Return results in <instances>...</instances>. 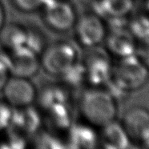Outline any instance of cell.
<instances>
[{"label":"cell","mask_w":149,"mask_h":149,"mask_svg":"<svg viewBox=\"0 0 149 149\" xmlns=\"http://www.w3.org/2000/svg\"><path fill=\"white\" fill-rule=\"evenodd\" d=\"M79 106L86 123L91 126L101 127L116 120V99L106 89L100 87H92L84 91Z\"/></svg>","instance_id":"obj_1"},{"label":"cell","mask_w":149,"mask_h":149,"mask_svg":"<svg viewBox=\"0 0 149 149\" xmlns=\"http://www.w3.org/2000/svg\"><path fill=\"white\" fill-rule=\"evenodd\" d=\"M148 79V69L134 55L120 58L112 66L111 80L124 92L137 90L145 84Z\"/></svg>","instance_id":"obj_2"},{"label":"cell","mask_w":149,"mask_h":149,"mask_svg":"<svg viewBox=\"0 0 149 149\" xmlns=\"http://www.w3.org/2000/svg\"><path fill=\"white\" fill-rule=\"evenodd\" d=\"M39 58L47 74L59 77L78 61V52L71 42L61 41L46 47Z\"/></svg>","instance_id":"obj_3"},{"label":"cell","mask_w":149,"mask_h":149,"mask_svg":"<svg viewBox=\"0 0 149 149\" xmlns=\"http://www.w3.org/2000/svg\"><path fill=\"white\" fill-rule=\"evenodd\" d=\"M42 10L46 24L57 32L68 31L77 19L74 7L65 0H48Z\"/></svg>","instance_id":"obj_4"},{"label":"cell","mask_w":149,"mask_h":149,"mask_svg":"<svg viewBox=\"0 0 149 149\" xmlns=\"http://www.w3.org/2000/svg\"><path fill=\"white\" fill-rule=\"evenodd\" d=\"M75 38L88 48L97 47L107 36L106 26L96 14H85L76 19L74 26Z\"/></svg>","instance_id":"obj_5"},{"label":"cell","mask_w":149,"mask_h":149,"mask_svg":"<svg viewBox=\"0 0 149 149\" xmlns=\"http://www.w3.org/2000/svg\"><path fill=\"white\" fill-rule=\"evenodd\" d=\"M122 125L130 142L149 148V110L146 107L135 106L124 113Z\"/></svg>","instance_id":"obj_6"},{"label":"cell","mask_w":149,"mask_h":149,"mask_svg":"<svg viewBox=\"0 0 149 149\" xmlns=\"http://www.w3.org/2000/svg\"><path fill=\"white\" fill-rule=\"evenodd\" d=\"M1 92L3 95L5 103L14 108L32 105L37 96L36 88L29 79L12 75L8 79Z\"/></svg>","instance_id":"obj_7"},{"label":"cell","mask_w":149,"mask_h":149,"mask_svg":"<svg viewBox=\"0 0 149 149\" xmlns=\"http://www.w3.org/2000/svg\"><path fill=\"white\" fill-rule=\"evenodd\" d=\"M83 64L84 66L86 82L92 87H102L109 81L112 65L107 52L101 50L91 52Z\"/></svg>","instance_id":"obj_8"},{"label":"cell","mask_w":149,"mask_h":149,"mask_svg":"<svg viewBox=\"0 0 149 149\" xmlns=\"http://www.w3.org/2000/svg\"><path fill=\"white\" fill-rule=\"evenodd\" d=\"M10 75L30 79L37 74L40 65L39 55L23 47L10 52H7Z\"/></svg>","instance_id":"obj_9"},{"label":"cell","mask_w":149,"mask_h":149,"mask_svg":"<svg viewBox=\"0 0 149 149\" xmlns=\"http://www.w3.org/2000/svg\"><path fill=\"white\" fill-rule=\"evenodd\" d=\"M42 123L41 111L31 105L12 109L8 130L20 136H32L40 129Z\"/></svg>","instance_id":"obj_10"},{"label":"cell","mask_w":149,"mask_h":149,"mask_svg":"<svg viewBox=\"0 0 149 149\" xmlns=\"http://www.w3.org/2000/svg\"><path fill=\"white\" fill-rule=\"evenodd\" d=\"M99 144L104 148L124 149L128 148L130 140L121 123L112 120L101 127Z\"/></svg>","instance_id":"obj_11"},{"label":"cell","mask_w":149,"mask_h":149,"mask_svg":"<svg viewBox=\"0 0 149 149\" xmlns=\"http://www.w3.org/2000/svg\"><path fill=\"white\" fill-rule=\"evenodd\" d=\"M68 132V148H94L99 144V136L88 123H73Z\"/></svg>","instance_id":"obj_12"},{"label":"cell","mask_w":149,"mask_h":149,"mask_svg":"<svg viewBox=\"0 0 149 149\" xmlns=\"http://www.w3.org/2000/svg\"><path fill=\"white\" fill-rule=\"evenodd\" d=\"M133 35L125 29L111 30L108 36H106L105 41L107 52L120 58L134 55L136 45Z\"/></svg>","instance_id":"obj_13"},{"label":"cell","mask_w":149,"mask_h":149,"mask_svg":"<svg viewBox=\"0 0 149 149\" xmlns=\"http://www.w3.org/2000/svg\"><path fill=\"white\" fill-rule=\"evenodd\" d=\"M27 38V28L19 23H10L0 30V44L7 52L25 47Z\"/></svg>","instance_id":"obj_14"},{"label":"cell","mask_w":149,"mask_h":149,"mask_svg":"<svg viewBox=\"0 0 149 149\" xmlns=\"http://www.w3.org/2000/svg\"><path fill=\"white\" fill-rule=\"evenodd\" d=\"M42 113L49 127L55 131H68L73 124V112L70 103L56 105Z\"/></svg>","instance_id":"obj_15"},{"label":"cell","mask_w":149,"mask_h":149,"mask_svg":"<svg viewBox=\"0 0 149 149\" xmlns=\"http://www.w3.org/2000/svg\"><path fill=\"white\" fill-rule=\"evenodd\" d=\"M36 100L39 102L40 111H45L51 107L66 103H70V98L66 88L60 85H50L42 88Z\"/></svg>","instance_id":"obj_16"},{"label":"cell","mask_w":149,"mask_h":149,"mask_svg":"<svg viewBox=\"0 0 149 149\" xmlns=\"http://www.w3.org/2000/svg\"><path fill=\"white\" fill-rule=\"evenodd\" d=\"M98 7L96 15L99 16L123 17L131 9L132 3L131 0H100Z\"/></svg>","instance_id":"obj_17"},{"label":"cell","mask_w":149,"mask_h":149,"mask_svg":"<svg viewBox=\"0 0 149 149\" xmlns=\"http://www.w3.org/2000/svg\"><path fill=\"white\" fill-rule=\"evenodd\" d=\"M59 77L63 83L64 87L79 88L84 83H86L84 66L83 63L77 61Z\"/></svg>","instance_id":"obj_18"},{"label":"cell","mask_w":149,"mask_h":149,"mask_svg":"<svg viewBox=\"0 0 149 149\" xmlns=\"http://www.w3.org/2000/svg\"><path fill=\"white\" fill-rule=\"evenodd\" d=\"M25 47L40 55L45 48V40L41 32L32 28H27V38Z\"/></svg>","instance_id":"obj_19"},{"label":"cell","mask_w":149,"mask_h":149,"mask_svg":"<svg viewBox=\"0 0 149 149\" xmlns=\"http://www.w3.org/2000/svg\"><path fill=\"white\" fill-rule=\"evenodd\" d=\"M14 6L23 12L30 13L42 9L48 0H11Z\"/></svg>","instance_id":"obj_20"},{"label":"cell","mask_w":149,"mask_h":149,"mask_svg":"<svg viewBox=\"0 0 149 149\" xmlns=\"http://www.w3.org/2000/svg\"><path fill=\"white\" fill-rule=\"evenodd\" d=\"M36 143V147L41 148H58L65 147V145L62 144L61 140L52 133H43L40 135L37 139Z\"/></svg>","instance_id":"obj_21"},{"label":"cell","mask_w":149,"mask_h":149,"mask_svg":"<svg viewBox=\"0 0 149 149\" xmlns=\"http://www.w3.org/2000/svg\"><path fill=\"white\" fill-rule=\"evenodd\" d=\"M10 77L9 63L7 53L0 54V92Z\"/></svg>","instance_id":"obj_22"},{"label":"cell","mask_w":149,"mask_h":149,"mask_svg":"<svg viewBox=\"0 0 149 149\" xmlns=\"http://www.w3.org/2000/svg\"><path fill=\"white\" fill-rule=\"evenodd\" d=\"M25 146H26L25 137L9 131L7 139L5 140V142H3V144L1 146V148H24Z\"/></svg>","instance_id":"obj_23"},{"label":"cell","mask_w":149,"mask_h":149,"mask_svg":"<svg viewBox=\"0 0 149 149\" xmlns=\"http://www.w3.org/2000/svg\"><path fill=\"white\" fill-rule=\"evenodd\" d=\"M11 107L5 102H0V132L8 129L11 119Z\"/></svg>","instance_id":"obj_24"},{"label":"cell","mask_w":149,"mask_h":149,"mask_svg":"<svg viewBox=\"0 0 149 149\" xmlns=\"http://www.w3.org/2000/svg\"><path fill=\"white\" fill-rule=\"evenodd\" d=\"M136 52L139 60L149 69V38L143 39L139 47H136Z\"/></svg>","instance_id":"obj_25"},{"label":"cell","mask_w":149,"mask_h":149,"mask_svg":"<svg viewBox=\"0 0 149 149\" xmlns=\"http://www.w3.org/2000/svg\"><path fill=\"white\" fill-rule=\"evenodd\" d=\"M4 22H5V12L3 5L0 3V30L3 26Z\"/></svg>","instance_id":"obj_26"}]
</instances>
